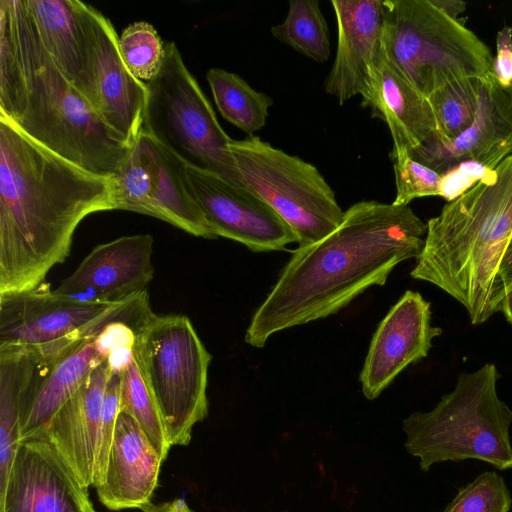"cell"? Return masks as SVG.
I'll use <instances>...</instances> for the list:
<instances>
[{
  "label": "cell",
  "instance_id": "d590c367",
  "mask_svg": "<svg viewBox=\"0 0 512 512\" xmlns=\"http://www.w3.org/2000/svg\"><path fill=\"white\" fill-rule=\"evenodd\" d=\"M499 311L506 317L507 321L512 325V284H510L501 299Z\"/></svg>",
  "mask_w": 512,
  "mask_h": 512
},
{
  "label": "cell",
  "instance_id": "7402d4cb",
  "mask_svg": "<svg viewBox=\"0 0 512 512\" xmlns=\"http://www.w3.org/2000/svg\"><path fill=\"white\" fill-rule=\"evenodd\" d=\"M382 119L393 140L392 150L411 151L438 137L428 99L422 95L387 57L383 46L368 97L361 101Z\"/></svg>",
  "mask_w": 512,
  "mask_h": 512
},
{
  "label": "cell",
  "instance_id": "52a82bcc",
  "mask_svg": "<svg viewBox=\"0 0 512 512\" xmlns=\"http://www.w3.org/2000/svg\"><path fill=\"white\" fill-rule=\"evenodd\" d=\"M171 445L186 446L208 414L212 356L184 315H153L136 333L133 348Z\"/></svg>",
  "mask_w": 512,
  "mask_h": 512
},
{
  "label": "cell",
  "instance_id": "9a60e30c",
  "mask_svg": "<svg viewBox=\"0 0 512 512\" xmlns=\"http://www.w3.org/2000/svg\"><path fill=\"white\" fill-rule=\"evenodd\" d=\"M0 512H96L88 488L47 441L19 444Z\"/></svg>",
  "mask_w": 512,
  "mask_h": 512
},
{
  "label": "cell",
  "instance_id": "5bb4252c",
  "mask_svg": "<svg viewBox=\"0 0 512 512\" xmlns=\"http://www.w3.org/2000/svg\"><path fill=\"white\" fill-rule=\"evenodd\" d=\"M512 155V85H501L492 71L482 78L480 99L470 127L457 138H436L410 156L444 175L462 164H474L487 173Z\"/></svg>",
  "mask_w": 512,
  "mask_h": 512
},
{
  "label": "cell",
  "instance_id": "5b68a950",
  "mask_svg": "<svg viewBox=\"0 0 512 512\" xmlns=\"http://www.w3.org/2000/svg\"><path fill=\"white\" fill-rule=\"evenodd\" d=\"M499 378L491 363L463 372L431 411L413 412L403 420L405 448L419 458L423 472L437 463L467 459L512 469V410L498 396Z\"/></svg>",
  "mask_w": 512,
  "mask_h": 512
},
{
  "label": "cell",
  "instance_id": "8992f818",
  "mask_svg": "<svg viewBox=\"0 0 512 512\" xmlns=\"http://www.w3.org/2000/svg\"><path fill=\"white\" fill-rule=\"evenodd\" d=\"M382 46L426 98L445 84L492 71L490 48L430 0H384Z\"/></svg>",
  "mask_w": 512,
  "mask_h": 512
},
{
  "label": "cell",
  "instance_id": "ba28073f",
  "mask_svg": "<svg viewBox=\"0 0 512 512\" xmlns=\"http://www.w3.org/2000/svg\"><path fill=\"white\" fill-rule=\"evenodd\" d=\"M147 101L142 128L187 165L213 171L240 184L229 145L214 110L186 67L174 42L165 43L159 73L146 83Z\"/></svg>",
  "mask_w": 512,
  "mask_h": 512
},
{
  "label": "cell",
  "instance_id": "e0dca14e",
  "mask_svg": "<svg viewBox=\"0 0 512 512\" xmlns=\"http://www.w3.org/2000/svg\"><path fill=\"white\" fill-rule=\"evenodd\" d=\"M337 49L324 90L340 105L370 94L382 47L383 0H332Z\"/></svg>",
  "mask_w": 512,
  "mask_h": 512
},
{
  "label": "cell",
  "instance_id": "83f0119b",
  "mask_svg": "<svg viewBox=\"0 0 512 512\" xmlns=\"http://www.w3.org/2000/svg\"><path fill=\"white\" fill-rule=\"evenodd\" d=\"M118 48L125 66L139 81L147 83L159 73L165 43L150 23L139 21L128 25L118 39Z\"/></svg>",
  "mask_w": 512,
  "mask_h": 512
},
{
  "label": "cell",
  "instance_id": "d4e9b609",
  "mask_svg": "<svg viewBox=\"0 0 512 512\" xmlns=\"http://www.w3.org/2000/svg\"><path fill=\"white\" fill-rule=\"evenodd\" d=\"M271 33L316 62L330 57L329 30L318 0H290L285 20L273 26Z\"/></svg>",
  "mask_w": 512,
  "mask_h": 512
},
{
  "label": "cell",
  "instance_id": "277c9868",
  "mask_svg": "<svg viewBox=\"0 0 512 512\" xmlns=\"http://www.w3.org/2000/svg\"><path fill=\"white\" fill-rule=\"evenodd\" d=\"M410 275L458 301L472 324L499 311L498 269L512 237V155L428 220Z\"/></svg>",
  "mask_w": 512,
  "mask_h": 512
},
{
  "label": "cell",
  "instance_id": "9c48e42d",
  "mask_svg": "<svg viewBox=\"0 0 512 512\" xmlns=\"http://www.w3.org/2000/svg\"><path fill=\"white\" fill-rule=\"evenodd\" d=\"M152 315L147 291L107 302L63 295L42 283L30 290L0 294V347L56 354L112 322H123L137 331Z\"/></svg>",
  "mask_w": 512,
  "mask_h": 512
},
{
  "label": "cell",
  "instance_id": "484cf974",
  "mask_svg": "<svg viewBox=\"0 0 512 512\" xmlns=\"http://www.w3.org/2000/svg\"><path fill=\"white\" fill-rule=\"evenodd\" d=\"M483 77L449 82L427 97L437 125L436 139L453 140L470 127L478 109Z\"/></svg>",
  "mask_w": 512,
  "mask_h": 512
},
{
  "label": "cell",
  "instance_id": "ffe728a7",
  "mask_svg": "<svg viewBox=\"0 0 512 512\" xmlns=\"http://www.w3.org/2000/svg\"><path fill=\"white\" fill-rule=\"evenodd\" d=\"M163 459L139 424L120 411L103 482L96 487L108 509H142L151 502Z\"/></svg>",
  "mask_w": 512,
  "mask_h": 512
},
{
  "label": "cell",
  "instance_id": "8fae6325",
  "mask_svg": "<svg viewBox=\"0 0 512 512\" xmlns=\"http://www.w3.org/2000/svg\"><path fill=\"white\" fill-rule=\"evenodd\" d=\"M186 166L182 158L141 129L114 176L116 210L156 217L196 237L217 238L193 196Z\"/></svg>",
  "mask_w": 512,
  "mask_h": 512
},
{
  "label": "cell",
  "instance_id": "4fadbf2b",
  "mask_svg": "<svg viewBox=\"0 0 512 512\" xmlns=\"http://www.w3.org/2000/svg\"><path fill=\"white\" fill-rule=\"evenodd\" d=\"M190 189L216 237L254 252L283 250L297 242L288 224L262 198L243 185L192 165L186 166Z\"/></svg>",
  "mask_w": 512,
  "mask_h": 512
},
{
  "label": "cell",
  "instance_id": "7a4b0ae2",
  "mask_svg": "<svg viewBox=\"0 0 512 512\" xmlns=\"http://www.w3.org/2000/svg\"><path fill=\"white\" fill-rule=\"evenodd\" d=\"M116 210L114 177L89 172L0 118V294L33 289L89 214Z\"/></svg>",
  "mask_w": 512,
  "mask_h": 512
},
{
  "label": "cell",
  "instance_id": "4dcf8cb0",
  "mask_svg": "<svg viewBox=\"0 0 512 512\" xmlns=\"http://www.w3.org/2000/svg\"><path fill=\"white\" fill-rule=\"evenodd\" d=\"M121 387V371L111 369L102 406L101 437L96 463V479L94 488L98 487L103 482L106 473L108 456L115 431L116 421L121 411Z\"/></svg>",
  "mask_w": 512,
  "mask_h": 512
},
{
  "label": "cell",
  "instance_id": "d6986e66",
  "mask_svg": "<svg viewBox=\"0 0 512 512\" xmlns=\"http://www.w3.org/2000/svg\"><path fill=\"white\" fill-rule=\"evenodd\" d=\"M110 373L108 359L94 368L36 439L49 442L87 488L95 484L102 406Z\"/></svg>",
  "mask_w": 512,
  "mask_h": 512
},
{
  "label": "cell",
  "instance_id": "f546056e",
  "mask_svg": "<svg viewBox=\"0 0 512 512\" xmlns=\"http://www.w3.org/2000/svg\"><path fill=\"white\" fill-rule=\"evenodd\" d=\"M390 157L396 185L392 204L408 205L416 198L441 196L442 174L414 160L407 150H392Z\"/></svg>",
  "mask_w": 512,
  "mask_h": 512
},
{
  "label": "cell",
  "instance_id": "836d02e7",
  "mask_svg": "<svg viewBox=\"0 0 512 512\" xmlns=\"http://www.w3.org/2000/svg\"><path fill=\"white\" fill-rule=\"evenodd\" d=\"M143 512H193L184 499L178 498L168 502L148 505L141 509Z\"/></svg>",
  "mask_w": 512,
  "mask_h": 512
},
{
  "label": "cell",
  "instance_id": "44dd1931",
  "mask_svg": "<svg viewBox=\"0 0 512 512\" xmlns=\"http://www.w3.org/2000/svg\"><path fill=\"white\" fill-rule=\"evenodd\" d=\"M96 336L76 340L55 355L43 356L20 413V443L38 439L92 370L107 360L98 348Z\"/></svg>",
  "mask_w": 512,
  "mask_h": 512
},
{
  "label": "cell",
  "instance_id": "e575fe53",
  "mask_svg": "<svg viewBox=\"0 0 512 512\" xmlns=\"http://www.w3.org/2000/svg\"><path fill=\"white\" fill-rule=\"evenodd\" d=\"M430 2L453 20H458L459 15L466 10V2L460 0H430Z\"/></svg>",
  "mask_w": 512,
  "mask_h": 512
},
{
  "label": "cell",
  "instance_id": "6da1fadb",
  "mask_svg": "<svg viewBox=\"0 0 512 512\" xmlns=\"http://www.w3.org/2000/svg\"><path fill=\"white\" fill-rule=\"evenodd\" d=\"M427 232L409 205L360 201L321 240L298 246L255 310L245 342L263 348L275 333L336 314L401 262L418 258Z\"/></svg>",
  "mask_w": 512,
  "mask_h": 512
},
{
  "label": "cell",
  "instance_id": "30bf717a",
  "mask_svg": "<svg viewBox=\"0 0 512 512\" xmlns=\"http://www.w3.org/2000/svg\"><path fill=\"white\" fill-rule=\"evenodd\" d=\"M229 148L240 183L279 214L299 246L321 240L340 225L344 212L315 166L256 136L232 139Z\"/></svg>",
  "mask_w": 512,
  "mask_h": 512
},
{
  "label": "cell",
  "instance_id": "7c38bea8",
  "mask_svg": "<svg viewBox=\"0 0 512 512\" xmlns=\"http://www.w3.org/2000/svg\"><path fill=\"white\" fill-rule=\"evenodd\" d=\"M87 43L88 102L101 120L132 148L141 132L147 101L146 83L125 66L119 36L101 12L83 3Z\"/></svg>",
  "mask_w": 512,
  "mask_h": 512
},
{
  "label": "cell",
  "instance_id": "d6a6232c",
  "mask_svg": "<svg viewBox=\"0 0 512 512\" xmlns=\"http://www.w3.org/2000/svg\"><path fill=\"white\" fill-rule=\"evenodd\" d=\"M498 280L500 289L504 295L507 287L512 284V237L501 258L498 269Z\"/></svg>",
  "mask_w": 512,
  "mask_h": 512
},
{
  "label": "cell",
  "instance_id": "3957f363",
  "mask_svg": "<svg viewBox=\"0 0 512 512\" xmlns=\"http://www.w3.org/2000/svg\"><path fill=\"white\" fill-rule=\"evenodd\" d=\"M0 118L94 174L114 177L131 147L61 74L23 0L0 1Z\"/></svg>",
  "mask_w": 512,
  "mask_h": 512
},
{
  "label": "cell",
  "instance_id": "8d00e7d4",
  "mask_svg": "<svg viewBox=\"0 0 512 512\" xmlns=\"http://www.w3.org/2000/svg\"><path fill=\"white\" fill-rule=\"evenodd\" d=\"M286 512V511H285Z\"/></svg>",
  "mask_w": 512,
  "mask_h": 512
},
{
  "label": "cell",
  "instance_id": "ac0fdd59",
  "mask_svg": "<svg viewBox=\"0 0 512 512\" xmlns=\"http://www.w3.org/2000/svg\"><path fill=\"white\" fill-rule=\"evenodd\" d=\"M153 237L122 236L94 247L57 293L90 300L120 301L146 291L153 279Z\"/></svg>",
  "mask_w": 512,
  "mask_h": 512
},
{
  "label": "cell",
  "instance_id": "2e32d148",
  "mask_svg": "<svg viewBox=\"0 0 512 512\" xmlns=\"http://www.w3.org/2000/svg\"><path fill=\"white\" fill-rule=\"evenodd\" d=\"M431 303L407 290L374 332L359 380L369 400L376 399L410 364L427 357L442 329L431 324Z\"/></svg>",
  "mask_w": 512,
  "mask_h": 512
},
{
  "label": "cell",
  "instance_id": "cb8c5ba5",
  "mask_svg": "<svg viewBox=\"0 0 512 512\" xmlns=\"http://www.w3.org/2000/svg\"><path fill=\"white\" fill-rule=\"evenodd\" d=\"M215 104L224 119L248 135L262 129L273 100L253 89L239 75L221 68L206 74Z\"/></svg>",
  "mask_w": 512,
  "mask_h": 512
},
{
  "label": "cell",
  "instance_id": "1f68e13d",
  "mask_svg": "<svg viewBox=\"0 0 512 512\" xmlns=\"http://www.w3.org/2000/svg\"><path fill=\"white\" fill-rule=\"evenodd\" d=\"M496 56L492 74L503 86L512 85V26H504L496 36Z\"/></svg>",
  "mask_w": 512,
  "mask_h": 512
},
{
  "label": "cell",
  "instance_id": "4316f807",
  "mask_svg": "<svg viewBox=\"0 0 512 512\" xmlns=\"http://www.w3.org/2000/svg\"><path fill=\"white\" fill-rule=\"evenodd\" d=\"M121 374V411L129 414L139 424L158 454L165 460L172 445L134 352Z\"/></svg>",
  "mask_w": 512,
  "mask_h": 512
},
{
  "label": "cell",
  "instance_id": "603a6c76",
  "mask_svg": "<svg viewBox=\"0 0 512 512\" xmlns=\"http://www.w3.org/2000/svg\"><path fill=\"white\" fill-rule=\"evenodd\" d=\"M78 0H23L42 45L66 80L88 101V54Z\"/></svg>",
  "mask_w": 512,
  "mask_h": 512
},
{
  "label": "cell",
  "instance_id": "f1b7e54d",
  "mask_svg": "<svg viewBox=\"0 0 512 512\" xmlns=\"http://www.w3.org/2000/svg\"><path fill=\"white\" fill-rule=\"evenodd\" d=\"M512 497L504 478L484 471L460 488L442 512H509Z\"/></svg>",
  "mask_w": 512,
  "mask_h": 512
}]
</instances>
